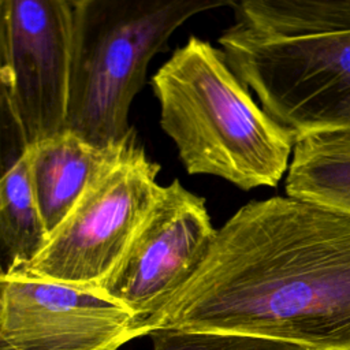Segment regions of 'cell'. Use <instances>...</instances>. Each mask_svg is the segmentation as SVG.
<instances>
[{
    "label": "cell",
    "mask_w": 350,
    "mask_h": 350,
    "mask_svg": "<svg viewBox=\"0 0 350 350\" xmlns=\"http://www.w3.org/2000/svg\"><path fill=\"white\" fill-rule=\"evenodd\" d=\"M156 329L350 350V215L290 196L242 205L137 338Z\"/></svg>",
    "instance_id": "1"
},
{
    "label": "cell",
    "mask_w": 350,
    "mask_h": 350,
    "mask_svg": "<svg viewBox=\"0 0 350 350\" xmlns=\"http://www.w3.org/2000/svg\"><path fill=\"white\" fill-rule=\"evenodd\" d=\"M217 42L294 141L350 131V0H243Z\"/></svg>",
    "instance_id": "2"
},
{
    "label": "cell",
    "mask_w": 350,
    "mask_h": 350,
    "mask_svg": "<svg viewBox=\"0 0 350 350\" xmlns=\"http://www.w3.org/2000/svg\"><path fill=\"white\" fill-rule=\"evenodd\" d=\"M150 85L160 127L189 174L252 190L273 187L287 172L294 138L252 98L219 48L189 37Z\"/></svg>",
    "instance_id": "3"
},
{
    "label": "cell",
    "mask_w": 350,
    "mask_h": 350,
    "mask_svg": "<svg viewBox=\"0 0 350 350\" xmlns=\"http://www.w3.org/2000/svg\"><path fill=\"white\" fill-rule=\"evenodd\" d=\"M231 0H72L71 75L64 130L111 146L133 131L130 105L154 55L189 18Z\"/></svg>",
    "instance_id": "4"
},
{
    "label": "cell",
    "mask_w": 350,
    "mask_h": 350,
    "mask_svg": "<svg viewBox=\"0 0 350 350\" xmlns=\"http://www.w3.org/2000/svg\"><path fill=\"white\" fill-rule=\"evenodd\" d=\"M160 165L135 134L122 154L85 189L22 276L96 288L122 257L154 202Z\"/></svg>",
    "instance_id": "5"
},
{
    "label": "cell",
    "mask_w": 350,
    "mask_h": 350,
    "mask_svg": "<svg viewBox=\"0 0 350 350\" xmlns=\"http://www.w3.org/2000/svg\"><path fill=\"white\" fill-rule=\"evenodd\" d=\"M216 231L205 200L175 179L160 187L122 257L96 288L135 316L137 335V327L193 276Z\"/></svg>",
    "instance_id": "6"
},
{
    "label": "cell",
    "mask_w": 350,
    "mask_h": 350,
    "mask_svg": "<svg viewBox=\"0 0 350 350\" xmlns=\"http://www.w3.org/2000/svg\"><path fill=\"white\" fill-rule=\"evenodd\" d=\"M135 323L97 288L0 275V332L15 350H118Z\"/></svg>",
    "instance_id": "7"
},
{
    "label": "cell",
    "mask_w": 350,
    "mask_h": 350,
    "mask_svg": "<svg viewBox=\"0 0 350 350\" xmlns=\"http://www.w3.org/2000/svg\"><path fill=\"white\" fill-rule=\"evenodd\" d=\"M12 103L29 148L64 131L72 0H4Z\"/></svg>",
    "instance_id": "8"
},
{
    "label": "cell",
    "mask_w": 350,
    "mask_h": 350,
    "mask_svg": "<svg viewBox=\"0 0 350 350\" xmlns=\"http://www.w3.org/2000/svg\"><path fill=\"white\" fill-rule=\"evenodd\" d=\"M131 134L118 145H93L71 131H62L29 148L34 197L51 234L68 215L90 182L123 152Z\"/></svg>",
    "instance_id": "9"
},
{
    "label": "cell",
    "mask_w": 350,
    "mask_h": 350,
    "mask_svg": "<svg viewBox=\"0 0 350 350\" xmlns=\"http://www.w3.org/2000/svg\"><path fill=\"white\" fill-rule=\"evenodd\" d=\"M284 189L286 196L350 215V131L295 141Z\"/></svg>",
    "instance_id": "10"
},
{
    "label": "cell",
    "mask_w": 350,
    "mask_h": 350,
    "mask_svg": "<svg viewBox=\"0 0 350 350\" xmlns=\"http://www.w3.org/2000/svg\"><path fill=\"white\" fill-rule=\"evenodd\" d=\"M30 178L27 153L0 180V267L15 272L33 261L48 242Z\"/></svg>",
    "instance_id": "11"
},
{
    "label": "cell",
    "mask_w": 350,
    "mask_h": 350,
    "mask_svg": "<svg viewBox=\"0 0 350 350\" xmlns=\"http://www.w3.org/2000/svg\"><path fill=\"white\" fill-rule=\"evenodd\" d=\"M148 336L153 350H310L287 342L230 332L156 329Z\"/></svg>",
    "instance_id": "12"
},
{
    "label": "cell",
    "mask_w": 350,
    "mask_h": 350,
    "mask_svg": "<svg viewBox=\"0 0 350 350\" xmlns=\"http://www.w3.org/2000/svg\"><path fill=\"white\" fill-rule=\"evenodd\" d=\"M27 150L29 145L11 97L4 38V0H0V180ZM1 273L4 272L0 267Z\"/></svg>",
    "instance_id": "13"
},
{
    "label": "cell",
    "mask_w": 350,
    "mask_h": 350,
    "mask_svg": "<svg viewBox=\"0 0 350 350\" xmlns=\"http://www.w3.org/2000/svg\"><path fill=\"white\" fill-rule=\"evenodd\" d=\"M0 350H15V349L3 338L1 332H0Z\"/></svg>",
    "instance_id": "14"
}]
</instances>
